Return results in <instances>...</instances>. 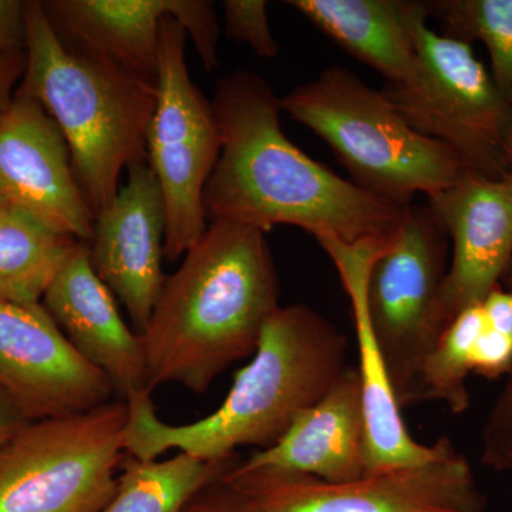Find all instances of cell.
Returning <instances> with one entry per match:
<instances>
[{"label":"cell","instance_id":"obj_1","mask_svg":"<svg viewBox=\"0 0 512 512\" xmlns=\"http://www.w3.org/2000/svg\"><path fill=\"white\" fill-rule=\"evenodd\" d=\"M211 103L221 154L204 190L208 224L264 232L292 225L348 245L392 237L406 207L357 187L295 146L282 130L281 100L264 77L235 70L218 80Z\"/></svg>","mask_w":512,"mask_h":512},{"label":"cell","instance_id":"obj_2","mask_svg":"<svg viewBox=\"0 0 512 512\" xmlns=\"http://www.w3.org/2000/svg\"><path fill=\"white\" fill-rule=\"evenodd\" d=\"M279 278L266 232L212 222L167 276L146 329V389L177 383L195 394L255 353L279 308Z\"/></svg>","mask_w":512,"mask_h":512},{"label":"cell","instance_id":"obj_3","mask_svg":"<svg viewBox=\"0 0 512 512\" xmlns=\"http://www.w3.org/2000/svg\"><path fill=\"white\" fill-rule=\"evenodd\" d=\"M348 350V336L315 309L281 306L266 322L251 363L235 375L224 403L210 416L174 426L158 419L148 390L128 397L126 453L157 460L178 450L220 460L239 447H272L348 369Z\"/></svg>","mask_w":512,"mask_h":512},{"label":"cell","instance_id":"obj_4","mask_svg":"<svg viewBox=\"0 0 512 512\" xmlns=\"http://www.w3.org/2000/svg\"><path fill=\"white\" fill-rule=\"evenodd\" d=\"M26 25V69L16 94L39 101L56 121L77 183L97 217L116 197L124 171L147 163L157 84L109 60L67 49L42 0H26Z\"/></svg>","mask_w":512,"mask_h":512},{"label":"cell","instance_id":"obj_5","mask_svg":"<svg viewBox=\"0 0 512 512\" xmlns=\"http://www.w3.org/2000/svg\"><path fill=\"white\" fill-rule=\"evenodd\" d=\"M281 100L282 113L322 138L357 187L407 207L470 173L453 148L414 130L386 99L343 67L323 70Z\"/></svg>","mask_w":512,"mask_h":512},{"label":"cell","instance_id":"obj_6","mask_svg":"<svg viewBox=\"0 0 512 512\" xmlns=\"http://www.w3.org/2000/svg\"><path fill=\"white\" fill-rule=\"evenodd\" d=\"M126 400L30 421L0 450V512H100L126 457Z\"/></svg>","mask_w":512,"mask_h":512},{"label":"cell","instance_id":"obj_7","mask_svg":"<svg viewBox=\"0 0 512 512\" xmlns=\"http://www.w3.org/2000/svg\"><path fill=\"white\" fill-rule=\"evenodd\" d=\"M424 3L413 0L417 74L410 83H386L382 93L407 123L441 141L487 177L510 171L504 156L512 110L474 55L473 47L429 26Z\"/></svg>","mask_w":512,"mask_h":512},{"label":"cell","instance_id":"obj_8","mask_svg":"<svg viewBox=\"0 0 512 512\" xmlns=\"http://www.w3.org/2000/svg\"><path fill=\"white\" fill-rule=\"evenodd\" d=\"M448 261L439 218L413 202L370 268L367 316L402 409L421 403V367L444 330L440 293Z\"/></svg>","mask_w":512,"mask_h":512},{"label":"cell","instance_id":"obj_9","mask_svg":"<svg viewBox=\"0 0 512 512\" xmlns=\"http://www.w3.org/2000/svg\"><path fill=\"white\" fill-rule=\"evenodd\" d=\"M187 32L173 16L161 23L157 103L147 138V161L165 205L164 258L175 262L208 228L204 190L221 154L210 99L192 82L185 59Z\"/></svg>","mask_w":512,"mask_h":512},{"label":"cell","instance_id":"obj_10","mask_svg":"<svg viewBox=\"0 0 512 512\" xmlns=\"http://www.w3.org/2000/svg\"><path fill=\"white\" fill-rule=\"evenodd\" d=\"M222 480L242 512H484L487 508L471 464L450 439L427 463L343 483L248 470L239 463Z\"/></svg>","mask_w":512,"mask_h":512},{"label":"cell","instance_id":"obj_11","mask_svg":"<svg viewBox=\"0 0 512 512\" xmlns=\"http://www.w3.org/2000/svg\"><path fill=\"white\" fill-rule=\"evenodd\" d=\"M42 6L67 49L109 60L148 83L157 84L165 16L183 26L207 72L220 66V23L210 0H43Z\"/></svg>","mask_w":512,"mask_h":512},{"label":"cell","instance_id":"obj_12","mask_svg":"<svg viewBox=\"0 0 512 512\" xmlns=\"http://www.w3.org/2000/svg\"><path fill=\"white\" fill-rule=\"evenodd\" d=\"M0 390L30 421L116 400L110 380L74 350L42 302H0Z\"/></svg>","mask_w":512,"mask_h":512},{"label":"cell","instance_id":"obj_13","mask_svg":"<svg viewBox=\"0 0 512 512\" xmlns=\"http://www.w3.org/2000/svg\"><path fill=\"white\" fill-rule=\"evenodd\" d=\"M0 194L50 228L89 244L96 217L66 138L42 104L16 94L0 116Z\"/></svg>","mask_w":512,"mask_h":512},{"label":"cell","instance_id":"obj_14","mask_svg":"<svg viewBox=\"0 0 512 512\" xmlns=\"http://www.w3.org/2000/svg\"><path fill=\"white\" fill-rule=\"evenodd\" d=\"M450 241L440 293L444 329L458 313L501 285L512 261V170L501 177L476 171L426 198Z\"/></svg>","mask_w":512,"mask_h":512},{"label":"cell","instance_id":"obj_15","mask_svg":"<svg viewBox=\"0 0 512 512\" xmlns=\"http://www.w3.org/2000/svg\"><path fill=\"white\" fill-rule=\"evenodd\" d=\"M165 225L163 192L148 161L128 168L126 183L94 221L90 262L123 303L137 335L146 329L167 279Z\"/></svg>","mask_w":512,"mask_h":512},{"label":"cell","instance_id":"obj_16","mask_svg":"<svg viewBox=\"0 0 512 512\" xmlns=\"http://www.w3.org/2000/svg\"><path fill=\"white\" fill-rule=\"evenodd\" d=\"M348 293L355 322L363 410L366 420L367 474L419 466L439 456L448 441L440 437L433 446L413 439L402 417V407L387 375L386 365L367 316L366 288L370 268L387 241L348 245L335 238H318Z\"/></svg>","mask_w":512,"mask_h":512},{"label":"cell","instance_id":"obj_17","mask_svg":"<svg viewBox=\"0 0 512 512\" xmlns=\"http://www.w3.org/2000/svg\"><path fill=\"white\" fill-rule=\"evenodd\" d=\"M42 305L74 350L110 380L119 399L147 390L140 335L128 328L113 293L94 272L89 244L76 245Z\"/></svg>","mask_w":512,"mask_h":512},{"label":"cell","instance_id":"obj_18","mask_svg":"<svg viewBox=\"0 0 512 512\" xmlns=\"http://www.w3.org/2000/svg\"><path fill=\"white\" fill-rule=\"evenodd\" d=\"M239 466L302 474L329 483L367 476L366 420L357 367L348 366L278 443L239 461Z\"/></svg>","mask_w":512,"mask_h":512},{"label":"cell","instance_id":"obj_19","mask_svg":"<svg viewBox=\"0 0 512 512\" xmlns=\"http://www.w3.org/2000/svg\"><path fill=\"white\" fill-rule=\"evenodd\" d=\"M333 42L377 70L386 83H410L417 74L413 0H289Z\"/></svg>","mask_w":512,"mask_h":512},{"label":"cell","instance_id":"obj_20","mask_svg":"<svg viewBox=\"0 0 512 512\" xmlns=\"http://www.w3.org/2000/svg\"><path fill=\"white\" fill-rule=\"evenodd\" d=\"M79 242L20 208H0V302H42Z\"/></svg>","mask_w":512,"mask_h":512},{"label":"cell","instance_id":"obj_21","mask_svg":"<svg viewBox=\"0 0 512 512\" xmlns=\"http://www.w3.org/2000/svg\"><path fill=\"white\" fill-rule=\"evenodd\" d=\"M116 494L100 512H183L208 485L237 466L238 454L202 460L178 453L168 460H138L126 454Z\"/></svg>","mask_w":512,"mask_h":512},{"label":"cell","instance_id":"obj_22","mask_svg":"<svg viewBox=\"0 0 512 512\" xmlns=\"http://www.w3.org/2000/svg\"><path fill=\"white\" fill-rule=\"evenodd\" d=\"M441 35L471 45L483 43L491 79L512 110V0H423Z\"/></svg>","mask_w":512,"mask_h":512},{"label":"cell","instance_id":"obj_23","mask_svg":"<svg viewBox=\"0 0 512 512\" xmlns=\"http://www.w3.org/2000/svg\"><path fill=\"white\" fill-rule=\"evenodd\" d=\"M484 328L481 303L464 309L448 323L421 367V402L433 400L446 404L451 413L466 412L471 404L467 389L471 355Z\"/></svg>","mask_w":512,"mask_h":512},{"label":"cell","instance_id":"obj_24","mask_svg":"<svg viewBox=\"0 0 512 512\" xmlns=\"http://www.w3.org/2000/svg\"><path fill=\"white\" fill-rule=\"evenodd\" d=\"M222 19L229 39L251 47L252 52L262 59H275L279 55L265 0H225L222 2Z\"/></svg>","mask_w":512,"mask_h":512},{"label":"cell","instance_id":"obj_25","mask_svg":"<svg viewBox=\"0 0 512 512\" xmlns=\"http://www.w3.org/2000/svg\"><path fill=\"white\" fill-rule=\"evenodd\" d=\"M481 461L495 471L512 470V369L481 431Z\"/></svg>","mask_w":512,"mask_h":512},{"label":"cell","instance_id":"obj_26","mask_svg":"<svg viewBox=\"0 0 512 512\" xmlns=\"http://www.w3.org/2000/svg\"><path fill=\"white\" fill-rule=\"evenodd\" d=\"M512 369V338L485 325L471 355V373L487 379L508 375Z\"/></svg>","mask_w":512,"mask_h":512},{"label":"cell","instance_id":"obj_27","mask_svg":"<svg viewBox=\"0 0 512 512\" xmlns=\"http://www.w3.org/2000/svg\"><path fill=\"white\" fill-rule=\"evenodd\" d=\"M26 0H0V55L26 53Z\"/></svg>","mask_w":512,"mask_h":512},{"label":"cell","instance_id":"obj_28","mask_svg":"<svg viewBox=\"0 0 512 512\" xmlns=\"http://www.w3.org/2000/svg\"><path fill=\"white\" fill-rule=\"evenodd\" d=\"M485 325L512 338V291L498 285L481 302Z\"/></svg>","mask_w":512,"mask_h":512},{"label":"cell","instance_id":"obj_29","mask_svg":"<svg viewBox=\"0 0 512 512\" xmlns=\"http://www.w3.org/2000/svg\"><path fill=\"white\" fill-rule=\"evenodd\" d=\"M222 478L204 488L183 512H242L237 498Z\"/></svg>","mask_w":512,"mask_h":512},{"label":"cell","instance_id":"obj_30","mask_svg":"<svg viewBox=\"0 0 512 512\" xmlns=\"http://www.w3.org/2000/svg\"><path fill=\"white\" fill-rule=\"evenodd\" d=\"M26 69V53L0 55V116L8 110Z\"/></svg>","mask_w":512,"mask_h":512},{"label":"cell","instance_id":"obj_31","mask_svg":"<svg viewBox=\"0 0 512 512\" xmlns=\"http://www.w3.org/2000/svg\"><path fill=\"white\" fill-rule=\"evenodd\" d=\"M29 423L16 403L0 390V450Z\"/></svg>","mask_w":512,"mask_h":512},{"label":"cell","instance_id":"obj_32","mask_svg":"<svg viewBox=\"0 0 512 512\" xmlns=\"http://www.w3.org/2000/svg\"><path fill=\"white\" fill-rule=\"evenodd\" d=\"M504 156H505V160H507L508 168H510V171H511L512 170V127L510 128V131H508L507 138H505Z\"/></svg>","mask_w":512,"mask_h":512},{"label":"cell","instance_id":"obj_33","mask_svg":"<svg viewBox=\"0 0 512 512\" xmlns=\"http://www.w3.org/2000/svg\"><path fill=\"white\" fill-rule=\"evenodd\" d=\"M501 285H503L504 288L510 289V291H512V261L510 266H508L507 272H505L503 281H501Z\"/></svg>","mask_w":512,"mask_h":512},{"label":"cell","instance_id":"obj_34","mask_svg":"<svg viewBox=\"0 0 512 512\" xmlns=\"http://www.w3.org/2000/svg\"><path fill=\"white\" fill-rule=\"evenodd\" d=\"M8 205V202L5 201V198L2 197V194H0V208L6 207Z\"/></svg>","mask_w":512,"mask_h":512}]
</instances>
